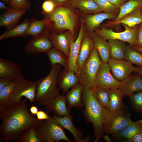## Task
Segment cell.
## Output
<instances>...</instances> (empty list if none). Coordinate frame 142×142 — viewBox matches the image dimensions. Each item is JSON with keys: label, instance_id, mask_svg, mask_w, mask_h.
I'll return each mask as SVG.
<instances>
[{"label": "cell", "instance_id": "obj_48", "mask_svg": "<svg viewBox=\"0 0 142 142\" xmlns=\"http://www.w3.org/2000/svg\"><path fill=\"white\" fill-rule=\"evenodd\" d=\"M29 111L31 114L34 115H36L39 110L37 106L35 105H32L30 107Z\"/></svg>", "mask_w": 142, "mask_h": 142}, {"label": "cell", "instance_id": "obj_4", "mask_svg": "<svg viewBox=\"0 0 142 142\" xmlns=\"http://www.w3.org/2000/svg\"><path fill=\"white\" fill-rule=\"evenodd\" d=\"M61 66L59 64L52 66L47 76L37 80L35 102L40 105H48L60 95L57 84Z\"/></svg>", "mask_w": 142, "mask_h": 142}, {"label": "cell", "instance_id": "obj_27", "mask_svg": "<svg viewBox=\"0 0 142 142\" xmlns=\"http://www.w3.org/2000/svg\"><path fill=\"white\" fill-rule=\"evenodd\" d=\"M110 48V58L114 60H125L126 46L125 42L111 39L108 40Z\"/></svg>", "mask_w": 142, "mask_h": 142}, {"label": "cell", "instance_id": "obj_21", "mask_svg": "<svg viewBox=\"0 0 142 142\" xmlns=\"http://www.w3.org/2000/svg\"><path fill=\"white\" fill-rule=\"evenodd\" d=\"M83 89V86L79 83L68 91L65 95L67 108L70 113L74 107L80 109L84 106L82 98Z\"/></svg>", "mask_w": 142, "mask_h": 142}, {"label": "cell", "instance_id": "obj_34", "mask_svg": "<svg viewBox=\"0 0 142 142\" xmlns=\"http://www.w3.org/2000/svg\"><path fill=\"white\" fill-rule=\"evenodd\" d=\"M97 101L103 107L109 109V89L96 86L90 88Z\"/></svg>", "mask_w": 142, "mask_h": 142}, {"label": "cell", "instance_id": "obj_18", "mask_svg": "<svg viewBox=\"0 0 142 142\" xmlns=\"http://www.w3.org/2000/svg\"><path fill=\"white\" fill-rule=\"evenodd\" d=\"M25 10L14 9L10 6L9 8L1 14L0 26H4L7 30L15 27L22 16L27 12Z\"/></svg>", "mask_w": 142, "mask_h": 142}, {"label": "cell", "instance_id": "obj_40", "mask_svg": "<svg viewBox=\"0 0 142 142\" xmlns=\"http://www.w3.org/2000/svg\"><path fill=\"white\" fill-rule=\"evenodd\" d=\"M12 8L29 11L31 4L28 0H11Z\"/></svg>", "mask_w": 142, "mask_h": 142}, {"label": "cell", "instance_id": "obj_32", "mask_svg": "<svg viewBox=\"0 0 142 142\" xmlns=\"http://www.w3.org/2000/svg\"><path fill=\"white\" fill-rule=\"evenodd\" d=\"M142 6V0H129L120 6L118 15L113 21H119L131 13L137 8Z\"/></svg>", "mask_w": 142, "mask_h": 142}, {"label": "cell", "instance_id": "obj_13", "mask_svg": "<svg viewBox=\"0 0 142 142\" xmlns=\"http://www.w3.org/2000/svg\"><path fill=\"white\" fill-rule=\"evenodd\" d=\"M53 47L63 53L68 57L71 44L75 37L69 31L59 33H48Z\"/></svg>", "mask_w": 142, "mask_h": 142}, {"label": "cell", "instance_id": "obj_16", "mask_svg": "<svg viewBox=\"0 0 142 142\" xmlns=\"http://www.w3.org/2000/svg\"><path fill=\"white\" fill-rule=\"evenodd\" d=\"M82 17L86 28V32L89 35L98 28L101 24L106 19H115V15L106 12L97 13L94 14H83Z\"/></svg>", "mask_w": 142, "mask_h": 142}, {"label": "cell", "instance_id": "obj_17", "mask_svg": "<svg viewBox=\"0 0 142 142\" xmlns=\"http://www.w3.org/2000/svg\"><path fill=\"white\" fill-rule=\"evenodd\" d=\"M142 133V120L133 121L121 131L111 135L114 140L119 142H132L135 135Z\"/></svg>", "mask_w": 142, "mask_h": 142}, {"label": "cell", "instance_id": "obj_23", "mask_svg": "<svg viewBox=\"0 0 142 142\" xmlns=\"http://www.w3.org/2000/svg\"><path fill=\"white\" fill-rule=\"evenodd\" d=\"M94 47L91 37L86 32L77 60V66L79 75L84 64L90 56Z\"/></svg>", "mask_w": 142, "mask_h": 142}, {"label": "cell", "instance_id": "obj_44", "mask_svg": "<svg viewBox=\"0 0 142 142\" xmlns=\"http://www.w3.org/2000/svg\"><path fill=\"white\" fill-rule=\"evenodd\" d=\"M13 81L8 78H0V90Z\"/></svg>", "mask_w": 142, "mask_h": 142}, {"label": "cell", "instance_id": "obj_1", "mask_svg": "<svg viewBox=\"0 0 142 142\" xmlns=\"http://www.w3.org/2000/svg\"><path fill=\"white\" fill-rule=\"evenodd\" d=\"M24 98L18 103L10 105H0V142L13 141L20 142L22 132L36 126L43 120L38 119L30 113Z\"/></svg>", "mask_w": 142, "mask_h": 142}, {"label": "cell", "instance_id": "obj_7", "mask_svg": "<svg viewBox=\"0 0 142 142\" xmlns=\"http://www.w3.org/2000/svg\"><path fill=\"white\" fill-rule=\"evenodd\" d=\"M102 63L97 49L94 47L82 68L79 77V83L90 88L96 86L97 74Z\"/></svg>", "mask_w": 142, "mask_h": 142}, {"label": "cell", "instance_id": "obj_3", "mask_svg": "<svg viewBox=\"0 0 142 142\" xmlns=\"http://www.w3.org/2000/svg\"><path fill=\"white\" fill-rule=\"evenodd\" d=\"M82 98L85 106L84 116L87 122L93 124L94 142H97L103 137L104 133L103 121L106 109L98 102L90 88L83 86Z\"/></svg>", "mask_w": 142, "mask_h": 142}, {"label": "cell", "instance_id": "obj_22", "mask_svg": "<svg viewBox=\"0 0 142 142\" xmlns=\"http://www.w3.org/2000/svg\"><path fill=\"white\" fill-rule=\"evenodd\" d=\"M52 117L58 125L70 132L74 138V142H84L82 131L76 128L73 123V116L69 115L59 117L54 113Z\"/></svg>", "mask_w": 142, "mask_h": 142}, {"label": "cell", "instance_id": "obj_19", "mask_svg": "<svg viewBox=\"0 0 142 142\" xmlns=\"http://www.w3.org/2000/svg\"><path fill=\"white\" fill-rule=\"evenodd\" d=\"M22 70L16 63L2 58H0V78L15 80L22 75Z\"/></svg>", "mask_w": 142, "mask_h": 142}, {"label": "cell", "instance_id": "obj_12", "mask_svg": "<svg viewBox=\"0 0 142 142\" xmlns=\"http://www.w3.org/2000/svg\"><path fill=\"white\" fill-rule=\"evenodd\" d=\"M120 83L112 74L108 63L102 62L97 74L96 86L110 89L118 88Z\"/></svg>", "mask_w": 142, "mask_h": 142}, {"label": "cell", "instance_id": "obj_46", "mask_svg": "<svg viewBox=\"0 0 142 142\" xmlns=\"http://www.w3.org/2000/svg\"><path fill=\"white\" fill-rule=\"evenodd\" d=\"M132 141L134 142H142V133L135 135L132 138Z\"/></svg>", "mask_w": 142, "mask_h": 142}, {"label": "cell", "instance_id": "obj_20", "mask_svg": "<svg viewBox=\"0 0 142 142\" xmlns=\"http://www.w3.org/2000/svg\"><path fill=\"white\" fill-rule=\"evenodd\" d=\"M79 83V76L73 70L65 69L60 71L58 75L57 84L63 93L67 92L70 88Z\"/></svg>", "mask_w": 142, "mask_h": 142}, {"label": "cell", "instance_id": "obj_11", "mask_svg": "<svg viewBox=\"0 0 142 142\" xmlns=\"http://www.w3.org/2000/svg\"><path fill=\"white\" fill-rule=\"evenodd\" d=\"M53 45L49 39L48 33H44L33 36L29 40L24 48V51L29 55H34L45 53L52 48Z\"/></svg>", "mask_w": 142, "mask_h": 142}, {"label": "cell", "instance_id": "obj_53", "mask_svg": "<svg viewBox=\"0 0 142 142\" xmlns=\"http://www.w3.org/2000/svg\"><path fill=\"white\" fill-rule=\"evenodd\" d=\"M135 49L142 53V48L136 47H135Z\"/></svg>", "mask_w": 142, "mask_h": 142}, {"label": "cell", "instance_id": "obj_15", "mask_svg": "<svg viewBox=\"0 0 142 142\" xmlns=\"http://www.w3.org/2000/svg\"><path fill=\"white\" fill-rule=\"evenodd\" d=\"M120 82L118 88L121 91L124 97H129L142 90V76L137 73L131 74Z\"/></svg>", "mask_w": 142, "mask_h": 142}, {"label": "cell", "instance_id": "obj_30", "mask_svg": "<svg viewBox=\"0 0 142 142\" xmlns=\"http://www.w3.org/2000/svg\"><path fill=\"white\" fill-rule=\"evenodd\" d=\"M30 22V20L27 19L13 28L7 30L0 36V40L4 38L11 37H26V32Z\"/></svg>", "mask_w": 142, "mask_h": 142}, {"label": "cell", "instance_id": "obj_50", "mask_svg": "<svg viewBox=\"0 0 142 142\" xmlns=\"http://www.w3.org/2000/svg\"><path fill=\"white\" fill-rule=\"evenodd\" d=\"M134 72L139 74L142 76V66L136 67Z\"/></svg>", "mask_w": 142, "mask_h": 142}, {"label": "cell", "instance_id": "obj_51", "mask_svg": "<svg viewBox=\"0 0 142 142\" xmlns=\"http://www.w3.org/2000/svg\"><path fill=\"white\" fill-rule=\"evenodd\" d=\"M104 139L107 142H112V140L110 138V137L107 135H105L104 137Z\"/></svg>", "mask_w": 142, "mask_h": 142}, {"label": "cell", "instance_id": "obj_2", "mask_svg": "<svg viewBox=\"0 0 142 142\" xmlns=\"http://www.w3.org/2000/svg\"><path fill=\"white\" fill-rule=\"evenodd\" d=\"M78 11L69 2L57 6L50 14L43 15L46 22L45 33H59L68 30L75 37L79 22H80Z\"/></svg>", "mask_w": 142, "mask_h": 142}, {"label": "cell", "instance_id": "obj_47", "mask_svg": "<svg viewBox=\"0 0 142 142\" xmlns=\"http://www.w3.org/2000/svg\"><path fill=\"white\" fill-rule=\"evenodd\" d=\"M57 6H59L69 2L70 0H50Z\"/></svg>", "mask_w": 142, "mask_h": 142}, {"label": "cell", "instance_id": "obj_41", "mask_svg": "<svg viewBox=\"0 0 142 142\" xmlns=\"http://www.w3.org/2000/svg\"><path fill=\"white\" fill-rule=\"evenodd\" d=\"M57 7L55 3L50 0H45L42 5V11L41 13L43 15L50 14L54 11Z\"/></svg>", "mask_w": 142, "mask_h": 142}, {"label": "cell", "instance_id": "obj_26", "mask_svg": "<svg viewBox=\"0 0 142 142\" xmlns=\"http://www.w3.org/2000/svg\"><path fill=\"white\" fill-rule=\"evenodd\" d=\"M142 23V12L141 7L138 8L131 13L129 14L120 20L114 21H108L105 24L107 26H111L119 24H125L130 27H135Z\"/></svg>", "mask_w": 142, "mask_h": 142}, {"label": "cell", "instance_id": "obj_35", "mask_svg": "<svg viewBox=\"0 0 142 142\" xmlns=\"http://www.w3.org/2000/svg\"><path fill=\"white\" fill-rule=\"evenodd\" d=\"M125 60L138 66H142V53L133 49L130 45L126 46Z\"/></svg>", "mask_w": 142, "mask_h": 142}, {"label": "cell", "instance_id": "obj_5", "mask_svg": "<svg viewBox=\"0 0 142 142\" xmlns=\"http://www.w3.org/2000/svg\"><path fill=\"white\" fill-rule=\"evenodd\" d=\"M62 127L58 125L52 117L43 120L36 127L37 136L41 142H59L61 140L72 141L66 136Z\"/></svg>", "mask_w": 142, "mask_h": 142}, {"label": "cell", "instance_id": "obj_29", "mask_svg": "<svg viewBox=\"0 0 142 142\" xmlns=\"http://www.w3.org/2000/svg\"><path fill=\"white\" fill-rule=\"evenodd\" d=\"M124 97L121 91L118 88L109 89V110L116 111L127 108L123 102Z\"/></svg>", "mask_w": 142, "mask_h": 142}, {"label": "cell", "instance_id": "obj_36", "mask_svg": "<svg viewBox=\"0 0 142 142\" xmlns=\"http://www.w3.org/2000/svg\"><path fill=\"white\" fill-rule=\"evenodd\" d=\"M16 82L13 81L0 90V105H7L12 94Z\"/></svg>", "mask_w": 142, "mask_h": 142}, {"label": "cell", "instance_id": "obj_9", "mask_svg": "<svg viewBox=\"0 0 142 142\" xmlns=\"http://www.w3.org/2000/svg\"><path fill=\"white\" fill-rule=\"evenodd\" d=\"M123 24L125 30L122 32H115L112 29L103 27L100 29H95V34L106 40H118L128 43L131 47L136 45L137 38L136 26L130 27L125 24Z\"/></svg>", "mask_w": 142, "mask_h": 142}, {"label": "cell", "instance_id": "obj_28", "mask_svg": "<svg viewBox=\"0 0 142 142\" xmlns=\"http://www.w3.org/2000/svg\"><path fill=\"white\" fill-rule=\"evenodd\" d=\"M69 2L73 7L79 9L83 14L101 12L97 4L93 0H70Z\"/></svg>", "mask_w": 142, "mask_h": 142}, {"label": "cell", "instance_id": "obj_52", "mask_svg": "<svg viewBox=\"0 0 142 142\" xmlns=\"http://www.w3.org/2000/svg\"><path fill=\"white\" fill-rule=\"evenodd\" d=\"M0 1H3L6 4L9 6H11V0H0Z\"/></svg>", "mask_w": 142, "mask_h": 142}, {"label": "cell", "instance_id": "obj_38", "mask_svg": "<svg viewBox=\"0 0 142 142\" xmlns=\"http://www.w3.org/2000/svg\"><path fill=\"white\" fill-rule=\"evenodd\" d=\"M129 97L132 109L136 112L142 113V90L135 93Z\"/></svg>", "mask_w": 142, "mask_h": 142}, {"label": "cell", "instance_id": "obj_39", "mask_svg": "<svg viewBox=\"0 0 142 142\" xmlns=\"http://www.w3.org/2000/svg\"><path fill=\"white\" fill-rule=\"evenodd\" d=\"M97 4L101 11L111 14L115 12L118 7L111 4L108 0H93Z\"/></svg>", "mask_w": 142, "mask_h": 142}, {"label": "cell", "instance_id": "obj_10", "mask_svg": "<svg viewBox=\"0 0 142 142\" xmlns=\"http://www.w3.org/2000/svg\"><path fill=\"white\" fill-rule=\"evenodd\" d=\"M80 29L77 38L72 42L68 57V66L67 69L74 71L79 76L77 66V60L82 40L86 33L84 21L81 17Z\"/></svg>", "mask_w": 142, "mask_h": 142}, {"label": "cell", "instance_id": "obj_31", "mask_svg": "<svg viewBox=\"0 0 142 142\" xmlns=\"http://www.w3.org/2000/svg\"><path fill=\"white\" fill-rule=\"evenodd\" d=\"M48 57L51 65L59 64L67 69L68 57L62 52L53 47L45 53Z\"/></svg>", "mask_w": 142, "mask_h": 142}, {"label": "cell", "instance_id": "obj_45", "mask_svg": "<svg viewBox=\"0 0 142 142\" xmlns=\"http://www.w3.org/2000/svg\"><path fill=\"white\" fill-rule=\"evenodd\" d=\"M112 4L119 8L126 2V0H108Z\"/></svg>", "mask_w": 142, "mask_h": 142}, {"label": "cell", "instance_id": "obj_6", "mask_svg": "<svg viewBox=\"0 0 142 142\" xmlns=\"http://www.w3.org/2000/svg\"><path fill=\"white\" fill-rule=\"evenodd\" d=\"M131 116L127 108L116 111L106 109L104 118V133L112 135L121 131L132 121Z\"/></svg>", "mask_w": 142, "mask_h": 142}, {"label": "cell", "instance_id": "obj_25", "mask_svg": "<svg viewBox=\"0 0 142 142\" xmlns=\"http://www.w3.org/2000/svg\"><path fill=\"white\" fill-rule=\"evenodd\" d=\"M97 49L103 63H108L110 59V48L108 42L101 36L93 33L89 35Z\"/></svg>", "mask_w": 142, "mask_h": 142}, {"label": "cell", "instance_id": "obj_37", "mask_svg": "<svg viewBox=\"0 0 142 142\" xmlns=\"http://www.w3.org/2000/svg\"><path fill=\"white\" fill-rule=\"evenodd\" d=\"M20 142H41L36 132V126L28 128L21 134Z\"/></svg>", "mask_w": 142, "mask_h": 142}, {"label": "cell", "instance_id": "obj_33", "mask_svg": "<svg viewBox=\"0 0 142 142\" xmlns=\"http://www.w3.org/2000/svg\"><path fill=\"white\" fill-rule=\"evenodd\" d=\"M45 29L46 22L44 18L41 20L32 18L30 19L26 34L35 36L45 33Z\"/></svg>", "mask_w": 142, "mask_h": 142}, {"label": "cell", "instance_id": "obj_8", "mask_svg": "<svg viewBox=\"0 0 142 142\" xmlns=\"http://www.w3.org/2000/svg\"><path fill=\"white\" fill-rule=\"evenodd\" d=\"M15 81V85L12 94L6 105L17 104L23 97L29 100L30 103L35 102L37 80L31 81L26 79L22 75Z\"/></svg>", "mask_w": 142, "mask_h": 142}, {"label": "cell", "instance_id": "obj_42", "mask_svg": "<svg viewBox=\"0 0 142 142\" xmlns=\"http://www.w3.org/2000/svg\"><path fill=\"white\" fill-rule=\"evenodd\" d=\"M37 118L39 120H44L49 119L50 116L46 112L42 110H39L37 114Z\"/></svg>", "mask_w": 142, "mask_h": 142}, {"label": "cell", "instance_id": "obj_14", "mask_svg": "<svg viewBox=\"0 0 142 142\" xmlns=\"http://www.w3.org/2000/svg\"><path fill=\"white\" fill-rule=\"evenodd\" d=\"M108 63L113 75L120 82L134 72L136 67L125 60H114L110 58Z\"/></svg>", "mask_w": 142, "mask_h": 142}, {"label": "cell", "instance_id": "obj_43", "mask_svg": "<svg viewBox=\"0 0 142 142\" xmlns=\"http://www.w3.org/2000/svg\"><path fill=\"white\" fill-rule=\"evenodd\" d=\"M137 47L142 48V23H141L137 31V38L136 45Z\"/></svg>", "mask_w": 142, "mask_h": 142}, {"label": "cell", "instance_id": "obj_24", "mask_svg": "<svg viewBox=\"0 0 142 142\" xmlns=\"http://www.w3.org/2000/svg\"><path fill=\"white\" fill-rule=\"evenodd\" d=\"M65 96L59 95L50 103L45 106L46 112L54 113L59 117L69 115L70 113L67 106Z\"/></svg>", "mask_w": 142, "mask_h": 142}, {"label": "cell", "instance_id": "obj_49", "mask_svg": "<svg viewBox=\"0 0 142 142\" xmlns=\"http://www.w3.org/2000/svg\"><path fill=\"white\" fill-rule=\"evenodd\" d=\"M4 3L1 1H0V9L2 11H6L9 8L10 6H6Z\"/></svg>", "mask_w": 142, "mask_h": 142}]
</instances>
